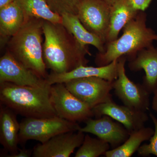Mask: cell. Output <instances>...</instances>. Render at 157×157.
Segmentation results:
<instances>
[{"instance_id":"cell-7","label":"cell","mask_w":157,"mask_h":157,"mask_svg":"<svg viewBox=\"0 0 157 157\" xmlns=\"http://www.w3.org/2000/svg\"><path fill=\"white\" fill-rule=\"evenodd\" d=\"M126 56L117 59V78L113 81V88L116 95L124 105L146 112L149 109V93L142 84L135 83L129 79L126 74L125 65Z\"/></svg>"},{"instance_id":"cell-6","label":"cell","mask_w":157,"mask_h":157,"mask_svg":"<svg viewBox=\"0 0 157 157\" xmlns=\"http://www.w3.org/2000/svg\"><path fill=\"white\" fill-rule=\"evenodd\" d=\"M50 99L57 115L64 119L85 122L94 117L91 108L72 94L64 83L51 86Z\"/></svg>"},{"instance_id":"cell-29","label":"cell","mask_w":157,"mask_h":157,"mask_svg":"<svg viewBox=\"0 0 157 157\" xmlns=\"http://www.w3.org/2000/svg\"><path fill=\"white\" fill-rule=\"evenodd\" d=\"M102 1H104L105 2L107 3L109 6H112L113 4L115 2H116L118 0H102Z\"/></svg>"},{"instance_id":"cell-16","label":"cell","mask_w":157,"mask_h":157,"mask_svg":"<svg viewBox=\"0 0 157 157\" xmlns=\"http://www.w3.org/2000/svg\"><path fill=\"white\" fill-rule=\"evenodd\" d=\"M128 66L133 72L144 70L142 85L150 94L153 93L157 88V48L152 45L143 48L129 61Z\"/></svg>"},{"instance_id":"cell-11","label":"cell","mask_w":157,"mask_h":157,"mask_svg":"<svg viewBox=\"0 0 157 157\" xmlns=\"http://www.w3.org/2000/svg\"><path fill=\"white\" fill-rule=\"evenodd\" d=\"M84 132L80 131L62 133L45 143L38 144L33 149L34 157H69L84 140Z\"/></svg>"},{"instance_id":"cell-13","label":"cell","mask_w":157,"mask_h":157,"mask_svg":"<svg viewBox=\"0 0 157 157\" xmlns=\"http://www.w3.org/2000/svg\"><path fill=\"white\" fill-rule=\"evenodd\" d=\"M11 82L19 86H41L47 80L41 78L6 51L0 59V83Z\"/></svg>"},{"instance_id":"cell-10","label":"cell","mask_w":157,"mask_h":157,"mask_svg":"<svg viewBox=\"0 0 157 157\" xmlns=\"http://www.w3.org/2000/svg\"><path fill=\"white\" fill-rule=\"evenodd\" d=\"M94 117L99 118L107 115L123 125L131 134L144 127L148 120L146 112L126 106L117 104L113 101L99 104L92 109Z\"/></svg>"},{"instance_id":"cell-24","label":"cell","mask_w":157,"mask_h":157,"mask_svg":"<svg viewBox=\"0 0 157 157\" xmlns=\"http://www.w3.org/2000/svg\"><path fill=\"white\" fill-rule=\"evenodd\" d=\"M149 116L154 124V134L150 139L149 143L141 145L138 149L137 154L140 156L148 157L153 155L157 157V118L152 113Z\"/></svg>"},{"instance_id":"cell-4","label":"cell","mask_w":157,"mask_h":157,"mask_svg":"<svg viewBox=\"0 0 157 157\" xmlns=\"http://www.w3.org/2000/svg\"><path fill=\"white\" fill-rule=\"evenodd\" d=\"M44 19L29 17L7 42L6 51L41 78L48 76L43 56Z\"/></svg>"},{"instance_id":"cell-5","label":"cell","mask_w":157,"mask_h":157,"mask_svg":"<svg viewBox=\"0 0 157 157\" xmlns=\"http://www.w3.org/2000/svg\"><path fill=\"white\" fill-rule=\"evenodd\" d=\"M20 124L19 144L21 145L30 140L45 143L57 135L77 132L81 128L78 123L64 119L58 116L45 118L25 117Z\"/></svg>"},{"instance_id":"cell-15","label":"cell","mask_w":157,"mask_h":157,"mask_svg":"<svg viewBox=\"0 0 157 157\" xmlns=\"http://www.w3.org/2000/svg\"><path fill=\"white\" fill-rule=\"evenodd\" d=\"M117 59L103 67L79 66L68 73H56L51 72L46 80L50 85L58 83H65L74 78L97 77L113 82L117 78Z\"/></svg>"},{"instance_id":"cell-20","label":"cell","mask_w":157,"mask_h":157,"mask_svg":"<svg viewBox=\"0 0 157 157\" xmlns=\"http://www.w3.org/2000/svg\"><path fill=\"white\" fill-rule=\"evenodd\" d=\"M155 131L151 128L144 127L132 132L128 139L120 146L111 149L106 152V157H130L141 146L144 141L149 140L154 134Z\"/></svg>"},{"instance_id":"cell-17","label":"cell","mask_w":157,"mask_h":157,"mask_svg":"<svg viewBox=\"0 0 157 157\" xmlns=\"http://www.w3.org/2000/svg\"><path fill=\"white\" fill-rule=\"evenodd\" d=\"M26 17L17 0L0 9V37L2 46L25 23Z\"/></svg>"},{"instance_id":"cell-28","label":"cell","mask_w":157,"mask_h":157,"mask_svg":"<svg viewBox=\"0 0 157 157\" xmlns=\"http://www.w3.org/2000/svg\"><path fill=\"white\" fill-rule=\"evenodd\" d=\"M15 0H0V9L8 6Z\"/></svg>"},{"instance_id":"cell-12","label":"cell","mask_w":157,"mask_h":157,"mask_svg":"<svg viewBox=\"0 0 157 157\" xmlns=\"http://www.w3.org/2000/svg\"><path fill=\"white\" fill-rule=\"evenodd\" d=\"M113 120L107 115L95 119L89 118L84 122L86 124L85 126L81 127L79 131L96 135L108 142L111 149L115 148L128 139L130 133L123 125Z\"/></svg>"},{"instance_id":"cell-14","label":"cell","mask_w":157,"mask_h":157,"mask_svg":"<svg viewBox=\"0 0 157 157\" xmlns=\"http://www.w3.org/2000/svg\"><path fill=\"white\" fill-rule=\"evenodd\" d=\"M0 143L4 151L1 156L12 157L19 149L20 124L16 113L2 104H0Z\"/></svg>"},{"instance_id":"cell-21","label":"cell","mask_w":157,"mask_h":157,"mask_svg":"<svg viewBox=\"0 0 157 157\" xmlns=\"http://www.w3.org/2000/svg\"><path fill=\"white\" fill-rule=\"evenodd\" d=\"M27 19L29 17L42 18L54 23H62L61 15L52 11L47 0H17Z\"/></svg>"},{"instance_id":"cell-9","label":"cell","mask_w":157,"mask_h":157,"mask_svg":"<svg viewBox=\"0 0 157 157\" xmlns=\"http://www.w3.org/2000/svg\"><path fill=\"white\" fill-rule=\"evenodd\" d=\"M111 6L102 0H81L77 16L88 30L105 43L109 30Z\"/></svg>"},{"instance_id":"cell-1","label":"cell","mask_w":157,"mask_h":157,"mask_svg":"<svg viewBox=\"0 0 157 157\" xmlns=\"http://www.w3.org/2000/svg\"><path fill=\"white\" fill-rule=\"evenodd\" d=\"M43 59L47 69L56 73H68L87 66L91 56L88 46L80 44L62 23L44 20Z\"/></svg>"},{"instance_id":"cell-3","label":"cell","mask_w":157,"mask_h":157,"mask_svg":"<svg viewBox=\"0 0 157 157\" xmlns=\"http://www.w3.org/2000/svg\"><path fill=\"white\" fill-rule=\"evenodd\" d=\"M51 86L48 82L39 86L0 83V104L25 117L56 116L51 101Z\"/></svg>"},{"instance_id":"cell-23","label":"cell","mask_w":157,"mask_h":157,"mask_svg":"<svg viewBox=\"0 0 157 157\" xmlns=\"http://www.w3.org/2000/svg\"><path fill=\"white\" fill-rule=\"evenodd\" d=\"M81 0H47L52 11L62 16L65 13L76 14Z\"/></svg>"},{"instance_id":"cell-25","label":"cell","mask_w":157,"mask_h":157,"mask_svg":"<svg viewBox=\"0 0 157 157\" xmlns=\"http://www.w3.org/2000/svg\"><path fill=\"white\" fill-rule=\"evenodd\" d=\"M133 8L137 11H144L148 8L152 0H128Z\"/></svg>"},{"instance_id":"cell-2","label":"cell","mask_w":157,"mask_h":157,"mask_svg":"<svg viewBox=\"0 0 157 157\" xmlns=\"http://www.w3.org/2000/svg\"><path fill=\"white\" fill-rule=\"evenodd\" d=\"M147 16L144 11H138L124 27L121 36L106 44L105 52L96 54L97 67L107 66L123 56H126L129 61L135 58L138 52L157 41L155 32L147 26Z\"/></svg>"},{"instance_id":"cell-26","label":"cell","mask_w":157,"mask_h":157,"mask_svg":"<svg viewBox=\"0 0 157 157\" xmlns=\"http://www.w3.org/2000/svg\"><path fill=\"white\" fill-rule=\"evenodd\" d=\"M33 150L22 148L18 149V152L12 157H30L33 155Z\"/></svg>"},{"instance_id":"cell-8","label":"cell","mask_w":157,"mask_h":157,"mask_svg":"<svg viewBox=\"0 0 157 157\" xmlns=\"http://www.w3.org/2000/svg\"><path fill=\"white\" fill-rule=\"evenodd\" d=\"M64 84L76 98L92 109L105 102L113 101L110 91L113 89V82L97 77H88L71 79Z\"/></svg>"},{"instance_id":"cell-27","label":"cell","mask_w":157,"mask_h":157,"mask_svg":"<svg viewBox=\"0 0 157 157\" xmlns=\"http://www.w3.org/2000/svg\"><path fill=\"white\" fill-rule=\"evenodd\" d=\"M153 94L154 96L152 101L151 108L157 113V88Z\"/></svg>"},{"instance_id":"cell-22","label":"cell","mask_w":157,"mask_h":157,"mask_svg":"<svg viewBox=\"0 0 157 157\" xmlns=\"http://www.w3.org/2000/svg\"><path fill=\"white\" fill-rule=\"evenodd\" d=\"M111 148L110 144L100 138H93L85 135L82 144L75 154V157H98L104 155Z\"/></svg>"},{"instance_id":"cell-18","label":"cell","mask_w":157,"mask_h":157,"mask_svg":"<svg viewBox=\"0 0 157 157\" xmlns=\"http://www.w3.org/2000/svg\"><path fill=\"white\" fill-rule=\"evenodd\" d=\"M138 11L132 7L128 0H118L111 6L106 44L117 39L121 30L137 15Z\"/></svg>"},{"instance_id":"cell-19","label":"cell","mask_w":157,"mask_h":157,"mask_svg":"<svg viewBox=\"0 0 157 157\" xmlns=\"http://www.w3.org/2000/svg\"><path fill=\"white\" fill-rule=\"evenodd\" d=\"M62 24L73 35L82 45H91L95 47L98 52H105L106 44L99 37L92 33L82 24L76 14L65 13L62 15Z\"/></svg>"}]
</instances>
